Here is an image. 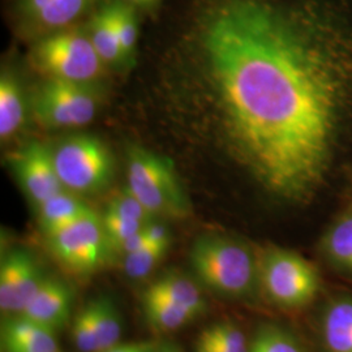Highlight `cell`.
I'll return each mask as SVG.
<instances>
[{"mask_svg": "<svg viewBox=\"0 0 352 352\" xmlns=\"http://www.w3.org/2000/svg\"><path fill=\"white\" fill-rule=\"evenodd\" d=\"M227 136L269 193L308 200L324 182L352 96L351 32L320 0H193Z\"/></svg>", "mask_w": 352, "mask_h": 352, "instance_id": "obj_1", "label": "cell"}, {"mask_svg": "<svg viewBox=\"0 0 352 352\" xmlns=\"http://www.w3.org/2000/svg\"><path fill=\"white\" fill-rule=\"evenodd\" d=\"M189 264L201 283L221 295L248 296L258 282V264L251 251L226 236H200L190 248Z\"/></svg>", "mask_w": 352, "mask_h": 352, "instance_id": "obj_2", "label": "cell"}, {"mask_svg": "<svg viewBox=\"0 0 352 352\" xmlns=\"http://www.w3.org/2000/svg\"><path fill=\"white\" fill-rule=\"evenodd\" d=\"M126 189L151 215L184 217L189 204L173 164L162 157L132 148L126 161Z\"/></svg>", "mask_w": 352, "mask_h": 352, "instance_id": "obj_3", "label": "cell"}, {"mask_svg": "<svg viewBox=\"0 0 352 352\" xmlns=\"http://www.w3.org/2000/svg\"><path fill=\"white\" fill-rule=\"evenodd\" d=\"M33 58L38 68L50 78L88 84L102 72L101 56L94 49L88 30L68 28L38 39Z\"/></svg>", "mask_w": 352, "mask_h": 352, "instance_id": "obj_4", "label": "cell"}, {"mask_svg": "<svg viewBox=\"0 0 352 352\" xmlns=\"http://www.w3.org/2000/svg\"><path fill=\"white\" fill-rule=\"evenodd\" d=\"M258 283L270 300L287 308L312 302L320 289L315 266L285 250L267 252L258 264Z\"/></svg>", "mask_w": 352, "mask_h": 352, "instance_id": "obj_5", "label": "cell"}, {"mask_svg": "<svg viewBox=\"0 0 352 352\" xmlns=\"http://www.w3.org/2000/svg\"><path fill=\"white\" fill-rule=\"evenodd\" d=\"M56 173L65 190L93 193L107 187L113 160L106 145L91 136H76L54 151Z\"/></svg>", "mask_w": 352, "mask_h": 352, "instance_id": "obj_6", "label": "cell"}, {"mask_svg": "<svg viewBox=\"0 0 352 352\" xmlns=\"http://www.w3.org/2000/svg\"><path fill=\"white\" fill-rule=\"evenodd\" d=\"M47 240L55 257L76 274L100 270L113 251L102 218L96 212L59 230Z\"/></svg>", "mask_w": 352, "mask_h": 352, "instance_id": "obj_7", "label": "cell"}, {"mask_svg": "<svg viewBox=\"0 0 352 352\" xmlns=\"http://www.w3.org/2000/svg\"><path fill=\"white\" fill-rule=\"evenodd\" d=\"M34 113L45 126H87L97 113V98L87 88V84L49 78L38 90L34 98Z\"/></svg>", "mask_w": 352, "mask_h": 352, "instance_id": "obj_8", "label": "cell"}, {"mask_svg": "<svg viewBox=\"0 0 352 352\" xmlns=\"http://www.w3.org/2000/svg\"><path fill=\"white\" fill-rule=\"evenodd\" d=\"M98 0H14L13 13L20 26L32 33L47 36L77 26L93 14Z\"/></svg>", "mask_w": 352, "mask_h": 352, "instance_id": "obj_9", "label": "cell"}, {"mask_svg": "<svg viewBox=\"0 0 352 352\" xmlns=\"http://www.w3.org/2000/svg\"><path fill=\"white\" fill-rule=\"evenodd\" d=\"M13 171L36 206L65 190L56 173L54 151L41 142H30L16 151L11 158Z\"/></svg>", "mask_w": 352, "mask_h": 352, "instance_id": "obj_10", "label": "cell"}, {"mask_svg": "<svg viewBox=\"0 0 352 352\" xmlns=\"http://www.w3.org/2000/svg\"><path fill=\"white\" fill-rule=\"evenodd\" d=\"M32 253L24 250L8 252L0 265V309L20 315L45 280Z\"/></svg>", "mask_w": 352, "mask_h": 352, "instance_id": "obj_11", "label": "cell"}, {"mask_svg": "<svg viewBox=\"0 0 352 352\" xmlns=\"http://www.w3.org/2000/svg\"><path fill=\"white\" fill-rule=\"evenodd\" d=\"M71 307V289L58 278L46 277L20 315L55 331L68 321Z\"/></svg>", "mask_w": 352, "mask_h": 352, "instance_id": "obj_12", "label": "cell"}, {"mask_svg": "<svg viewBox=\"0 0 352 352\" xmlns=\"http://www.w3.org/2000/svg\"><path fill=\"white\" fill-rule=\"evenodd\" d=\"M1 346L4 352H58L55 331L21 315L3 321Z\"/></svg>", "mask_w": 352, "mask_h": 352, "instance_id": "obj_13", "label": "cell"}, {"mask_svg": "<svg viewBox=\"0 0 352 352\" xmlns=\"http://www.w3.org/2000/svg\"><path fill=\"white\" fill-rule=\"evenodd\" d=\"M39 227L46 236L94 213L85 202L63 190L37 206Z\"/></svg>", "mask_w": 352, "mask_h": 352, "instance_id": "obj_14", "label": "cell"}, {"mask_svg": "<svg viewBox=\"0 0 352 352\" xmlns=\"http://www.w3.org/2000/svg\"><path fill=\"white\" fill-rule=\"evenodd\" d=\"M24 90L17 77L10 71L0 76V140L12 139L25 123Z\"/></svg>", "mask_w": 352, "mask_h": 352, "instance_id": "obj_15", "label": "cell"}, {"mask_svg": "<svg viewBox=\"0 0 352 352\" xmlns=\"http://www.w3.org/2000/svg\"><path fill=\"white\" fill-rule=\"evenodd\" d=\"M87 30L94 49L104 64L118 63L124 59L113 23L111 0L101 3L94 13L90 14Z\"/></svg>", "mask_w": 352, "mask_h": 352, "instance_id": "obj_16", "label": "cell"}, {"mask_svg": "<svg viewBox=\"0 0 352 352\" xmlns=\"http://www.w3.org/2000/svg\"><path fill=\"white\" fill-rule=\"evenodd\" d=\"M146 291L162 295L200 316L206 311V302L199 286L189 278L179 273H167L153 282Z\"/></svg>", "mask_w": 352, "mask_h": 352, "instance_id": "obj_17", "label": "cell"}, {"mask_svg": "<svg viewBox=\"0 0 352 352\" xmlns=\"http://www.w3.org/2000/svg\"><path fill=\"white\" fill-rule=\"evenodd\" d=\"M322 336L329 352H352V300L340 299L325 312Z\"/></svg>", "mask_w": 352, "mask_h": 352, "instance_id": "obj_18", "label": "cell"}, {"mask_svg": "<svg viewBox=\"0 0 352 352\" xmlns=\"http://www.w3.org/2000/svg\"><path fill=\"white\" fill-rule=\"evenodd\" d=\"M144 311L151 327L162 331H175L193 322L199 316L162 295L144 292Z\"/></svg>", "mask_w": 352, "mask_h": 352, "instance_id": "obj_19", "label": "cell"}, {"mask_svg": "<svg viewBox=\"0 0 352 352\" xmlns=\"http://www.w3.org/2000/svg\"><path fill=\"white\" fill-rule=\"evenodd\" d=\"M196 352H250L244 333L231 322L205 327L195 342Z\"/></svg>", "mask_w": 352, "mask_h": 352, "instance_id": "obj_20", "label": "cell"}, {"mask_svg": "<svg viewBox=\"0 0 352 352\" xmlns=\"http://www.w3.org/2000/svg\"><path fill=\"white\" fill-rule=\"evenodd\" d=\"M90 302L100 340V352L107 351L118 346L122 337V320L119 311L110 298L102 296Z\"/></svg>", "mask_w": 352, "mask_h": 352, "instance_id": "obj_21", "label": "cell"}, {"mask_svg": "<svg viewBox=\"0 0 352 352\" xmlns=\"http://www.w3.org/2000/svg\"><path fill=\"white\" fill-rule=\"evenodd\" d=\"M329 258L342 269L352 272V213L342 217L324 240Z\"/></svg>", "mask_w": 352, "mask_h": 352, "instance_id": "obj_22", "label": "cell"}, {"mask_svg": "<svg viewBox=\"0 0 352 352\" xmlns=\"http://www.w3.org/2000/svg\"><path fill=\"white\" fill-rule=\"evenodd\" d=\"M113 23L124 59L131 56L136 49L139 39L138 8L122 0H111Z\"/></svg>", "mask_w": 352, "mask_h": 352, "instance_id": "obj_23", "label": "cell"}, {"mask_svg": "<svg viewBox=\"0 0 352 352\" xmlns=\"http://www.w3.org/2000/svg\"><path fill=\"white\" fill-rule=\"evenodd\" d=\"M250 352H302L295 338L286 330L265 325L257 330L250 343Z\"/></svg>", "mask_w": 352, "mask_h": 352, "instance_id": "obj_24", "label": "cell"}, {"mask_svg": "<svg viewBox=\"0 0 352 352\" xmlns=\"http://www.w3.org/2000/svg\"><path fill=\"white\" fill-rule=\"evenodd\" d=\"M168 250L167 245L148 243L139 251L124 256V272L128 277L140 279L149 276L154 267L162 261Z\"/></svg>", "mask_w": 352, "mask_h": 352, "instance_id": "obj_25", "label": "cell"}, {"mask_svg": "<svg viewBox=\"0 0 352 352\" xmlns=\"http://www.w3.org/2000/svg\"><path fill=\"white\" fill-rule=\"evenodd\" d=\"M72 337L76 347L81 352H100V340L96 329L91 302H89L77 314L72 325Z\"/></svg>", "mask_w": 352, "mask_h": 352, "instance_id": "obj_26", "label": "cell"}, {"mask_svg": "<svg viewBox=\"0 0 352 352\" xmlns=\"http://www.w3.org/2000/svg\"><path fill=\"white\" fill-rule=\"evenodd\" d=\"M102 225L113 250H118L126 240L141 232L148 223L128 219L106 210L102 217Z\"/></svg>", "mask_w": 352, "mask_h": 352, "instance_id": "obj_27", "label": "cell"}, {"mask_svg": "<svg viewBox=\"0 0 352 352\" xmlns=\"http://www.w3.org/2000/svg\"><path fill=\"white\" fill-rule=\"evenodd\" d=\"M107 212L118 214L128 219L139 221L142 223H149L153 217L149 210L128 189H126L124 193L113 197L107 206Z\"/></svg>", "mask_w": 352, "mask_h": 352, "instance_id": "obj_28", "label": "cell"}, {"mask_svg": "<svg viewBox=\"0 0 352 352\" xmlns=\"http://www.w3.org/2000/svg\"><path fill=\"white\" fill-rule=\"evenodd\" d=\"M144 231H145V235L151 243L170 247V232H168L167 227L162 225V223L149 222L144 228Z\"/></svg>", "mask_w": 352, "mask_h": 352, "instance_id": "obj_29", "label": "cell"}, {"mask_svg": "<svg viewBox=\"0 0 352 352\" xmlns=\"http://www.w3.org/2000/svg\"><path fill=\"white\" fill-rule=\"evenodd\" d=\"M148 243H149V240H148L146 235H145V231L142 230L139 234H136V235H133L132 238L126 240V241L118 248V251L122 252V253L126 256V254H129V253H132V252L139 251L140 248H142V247L146 245Z\"/></svg>", "mask_w": 352, "mask_h": 352, "instance_id": "obj_30", "label": "cell"}, {"mask_svg": "<svg viewBox=\"0 0 352 352\" xmlns=\"http://www.w3.org/2000/svg\"><path fill=\"white\" fill-rule=\"evenodd\" d=\"M157 346L151 342H138V343H126L118 344L113 349L103 352H154Z\"/></svg>", "mask_w": 352, "mask_h": 352, "instance_id": "obj_31", "label": "cell"}, {"mask_svg": "<svg viewBox=\"0 0 352 352\" xmlns=\"http://www.w3.org/2000/svg\"><path fill=\"white\" fill-rule=\"evenodd\" d=\"M128 4L133 6L138 10H153L155 8L162 0H122Z\"/></svg>", "mask_w": 352, "mask_h": 352, "instance_id": "obj_32", "label": "cell"}, {"mask_svg": "<svg viewBox=\"0 0 352 352\" xmlns=\"http://www.w3.org/2000/svg\"><path fill=\"white\" fill-rule=\"evenodd\" d=\"M154 352H179L176 351L174 347H162V349H155V351Z\"/></svg>", "mask_w": 352, "mask_h": 352, "instance_id": "obj_33", "label": "cell"}]
</instances>
